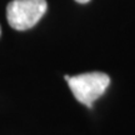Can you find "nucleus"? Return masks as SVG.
<instances>
[{"instance_id": "nucleus-1", "label": "nucleus", "mask_w": 135, "mask_h": 135, "mask_svg": "<svg viewBox=\"0 0 135 135\" xmlns=\"http://www.w3.org/2000/svg\"><path fill=\"white\" fill-rule=\"evenodd\" d=\"M65 80L69 84L75 99L89 108L105 93L110 84L109 75L100 71L85 73L76 76L65 75Z\"/></svg>"}, {"instance_id": "nucleus-2", "label": "nucleus", "mask_w": 135, "mask_h": 135, "mask_svg": "<svg viewBox=\"0 0 135 135\" xmlns=\"http://www.w3.org/2000/svg\"><path fill=\"white\" fill-rule=\"evenodd\" d=\"M46 9V0H13L6 6L8 23L15 30H28L38 24Z\"/></svg>"}, {"instance_id": "nucleus-3", "label": "nucleus", "mask_w": 135, "mask_h": 135, "mask_svg": "<svg viewBox=\"0 0 135 135\" xmlns=\"http://www.w3.org/2000/svg\"><path fill=\"white\" fill-rule=\"evenodd\" d=\"M75 1H76V3H80V4H86L90 0H75Z\"/></svg>"}, {"instance_id": "nucleus-4", "label": "nucleus", "mask_w": 135, "mask_h": 135, "mask_svg": "<svg viewBox=\"0 0 135 135\" xmlns=\"http://www.w3.org/2000/svg\"><path fill=\"white\" fill-rule=\"evenodd\" d=\"M0 35H1V28H0Z\"/></svg>"}]
</instances>
